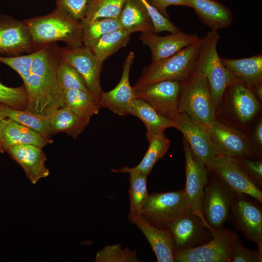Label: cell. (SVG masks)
Instances as JSON below:
<instances>
[{
	"label": "cell",
	"instance_id": "cell-1",
	"mask_svg": "<svg viewBox=\"0 0 262 262\" xmlns=\"http://www.w3.org/2000/svg\"><path fill=\"white\" fill-rule=\"evenodd\" d=\"M60 58V47L55 43L27 54L0 56V62L16 71L23 81L28 98L25 110L47 116L66 106L57 75Z\"/></svg>",
	"mask_w": 262,
	"mask_h": 262
},
{
	"label": "cell",
	"instance_id": "cell-2",
	"mask_svg": "<svg viewBox=\"0 0 262 262\" xmlns=\"http://www.w3.org/2000/svg\"><path fill=\"white\" fill-rule=\"evenodd\" d=\"M36 49L49 44L61 41L66 48L73 49L83 45L82 26L65 11L56 8L50 13L24 20Z\"/></svg>",
	"mask_w": 262,
	"mask_h": 262
},
{
	"label": "cell",
	"instance_id": "cell-3",
	"mask_svg": "<svg viewBox=\"0 0 262 262\" xmlns=\"http://www.w3.org/2000/svg\"><path fill=\"white\" fill-rule=\"evenodd\" d=\"M202 38L175 54L151 63L143 70L133 91L160 81L186 80L196 68Z\"/></svg>",
	"mask_w": 262,
	"mask_h": 262
},
{
	"label": "cell",
	"instance_id": "cell-4",
	"mask_svg": "<svg viewBox=\"0 0 262 262\" xmlns=\"http://www.w3.org/2000/svg\"><path fill=\"white\" fill-rule=\"evenodd\" d=\"M220 38L216 30H211L202 38L196 63V67L207 80L215 110H217L232 77L223 64L217 52V45Z\"/></svg>",
	"mask_w": 262,
	"mask_h": 262
},
{
	"label": "cell",
	"instance_id": "cell-5",
	"mask_svg": "<svg viewBox=\"0 0 262 262\" xmlns=\"http://www.w3.org/2000/svg\"><path fill=\"white\" fill-rule=\"evenodd\" d=\"M209 85L204 74L196 67L181 82L179 113H184L205 127L215 116Z\"/></svg>",
	"mask_w": 262,
	"mask_h": 262
},
{
	"label": "cell",
	"instance_id": "cell-6",
	"mask_svg": "<svg viewBox=\"0 0 262 262\" xmlns=\"http://www.w3.org/2000/svg\"><path fill=\"white\" fill-rule=\"evenodd\" d=\"M192 213L184 189L149 195L141 212V216L151 225L168 229L176 220Z\"/></svg>",
	"mask_w": 262,
	"mask_h": 262
},
{
	"label": "cell",
	"instance_id": "cell-7",
	"mask_svg": "<svg viewBox=\"0 0 262 262\" xmlns=\"http://www.w3.org/2000/svg\"><path fill=\"white\" fill-rule=\"evenodd\" d=\"M213 238L205 245L174 252L177 262H231L233 249L239 240L233 231L221 228L213 234Z\"/></svg>",
	"mask_w": 262,
	"mask_h": 262
},
{
	"label": "cell",
	"instance_id": "cell-8",
	"mask_svg": "<svg viewBox=\"0 0 262 262\" xmlns=\"http://www.w3.org/2000/svg\"><path fill=\"white\" fill-rule=\"evenodd\" d=\"M235 194L220 179L208 182L204 188L202 213L214 234L222 228L229 215Z\"/></svg>",
	"mask_w": 262,
	"mask_h": 262
},
{
	"label": "cell",
	"instance_id": "cell-9",
	"mask_svg": "<svg viewBox=\"0 0 262 262\" xmlns=\"http://www.w3.org/2000/svg\"><path fill=\"white\" fill-rule=\"evenodd\" d=\"M185 159L186 184L184 188L192 213L199 217L211 233L213 230L202 213L204 188L208 180V168L194 154L186 140H183Z\"/></svg>",
	"mask_w": 262,
	"mask_h": 262
},
{
	"label": "cell",
	"instance_id": "cell-10",
	"mask_svg": "<svg viewBox=\"0 0 262 262\" xmlns=\"http://www.w3.org/2000/svg\"><path fill=\"white\" fill-rule=\"evenodd\" d=\"M236 195L246 194L262 202V192L236 159L218 154L209 167Z\"/></svg>",
	"mask_w": 262,
	"mask_h": 262
},
{
	"label": "cell",
	"instance_id": "cell-11",
	"mask_svg": "<svg viewBox=\"0 0 262 262\" xmlns=\"http://www.w3.org/2000/svg\"><path fill=\"white\" fill-rule=\"evenodd\" d=\"M60 55L80 74L90 94L98 103L103 92L100 82L102 64L91 49L84 45L73 49L60 47Z\"/></svg>",
	"mask_w": 262,
	"mask_h": 262
},
{
	"label": "cell",
	"instance_id": "cell-12",
	"mask_svg": "<svg viewBox=\"0 0 262 262\" xmlns=\"http://www.w3.org/2000/svg\"><path fill=\"white\" fill-rule=\"evenodd\" d=\"M181 82L160 81L133 91L134 97L148 103L162 116L174 120L179 114Z\"/></svg>",
	"mask_w": 262,
	"mask_h": 262
},
{
	"label": "cell",
	"instance_id": "cell-13",
	"mask_svg": "<svg viewBox=\"0 0 262 262\" xmlns=\"http://www.w3.org/2000/svg\"><path fill=\"white\" fill-rule=\"evenodd\" d=\"M36 49L24 21L6 15L0 16V56H17Z\"/></svg>",
	"mask_w": 262,
	"mask_h": 262
},
{
	"label": "cell",
	"instance_id": "cell-14",
	"mask_svg": "<svg viewBox=\"0 0 262 262\" xmlns=\"http://www.w3.org/2000/svg\"><path fill=\"white\" fill-rule=\"evenodd\" d=\"M196 157L208 168L220 154L213 145L205 127L184 113H179L173 120Z\"/></svg>",
	"mask_w": 262,
	"mask_h": 262
},
{
	"label": "cell",
	"instance_id": "cell-15",
	"mask_svg": "<svg viewBox=\"0 0 262 262\" xmlns=\"http://www.w3.org/2000/svg\"><path fill=\"white\" fill-rule=\"evenodd\" d=\"M206 130L219 154L233 158L249 154L250 147L245 136L237 130L218 121H211Z\"/></svg>",
	"mask_w": 262,
	"mask_h": 262
},
{
	"label": "cell",
	"instance_id": "cell-16",
	"mask_svg": "<svg viewBox=\"0 0 262 262\" xmlns=\"http://www.w3.org/2000/svg\"><path fill=\"white\" fill-rule=\"evenodd\" d=\"M134 58L131 51L126 58L120 81L112 90L103 92L98 104L100 107L107 108L120 116L130 115L135 97L130 83V72Z\"/></svg>",
	"mask_w": 262,
	"mask_h": 262
},
{
	"label": "cell",
	"instance_id": "cell-17",
	"mask_svg": "<svg viewBox=\"0 0 262 262\" xmlns=\"http://www.w3.org/2000/svg\"><path fill=\"white\" fill-rule=\"evenodd\" d=\"M230 211L233 221L245 237L255 242L262 253V213L250 201L235 197Z\"/></svg>",
	"mask_w": 262,
	"mask_h": 262
},
{
	"label": "cell",
	"instance_id": "cell-18",
	"mask_svg": "<svg viewBox=\"0 0 262 262\" xmlns=\"http://www.w3.org/2000/svg\"><path fill=\"white\" fill-rule=\"evenodd\" d=\"M200 39L196 34L181 31L164 36L154 33H142L139 37L142 44L150 49L152 61L170 57Z\"/></svg>",
	"mask_w": 262,
	"mask_h": 262
},
{
	"label": "cell",
	"instance_id": "cell-19",
	"mask_svg": "<svg viewBox=\"0 0 262 262\" xmlns=\"http://www.w3.org/2000/svg\"><path fill=\"white\" fill-rule=\"evenodd\" d=\"M129 221L145 235L158 262H174L175 240L169 229H159L146 221L141 215H128Z\"/></svg>",
	"mask_w": 262,
	"mask_h": 262
},
{
	"label": "cell",
	"instance_id": "cell-20",
	"mask_svg": "<svg viewBox=\"0 0 262 262\" xmlns=\"http://www.w3.org/2000/svg\"><path fill=\"white\" fill-rule=\"evenodd\" d=\"M6 152L22 167L33 184L49 175V170L46 165V155L42 147L21 144L10 147Z\"/></svg>",
	"mask_w": 262,
	"mask_h": 262
},
{
	"label": "cell",
	"instance_id": "cell-21",
	"mask_svg": "<svg viewBox=\"0 0 262 262\" xmlns=\"http://www.w3.org/2000/svg\"><path fill=\"white\" fill-rule=\"evenodd\" d=\"M34 130L12 119L5 118L0 121V151L3 153L11 147L30 144L42 148L53 143Z\"/></svg>",
	"mask_w": 262,
	"mask_h": 262
},
{
	"label": "cell",
	"instance_id": "cell-22",
	"mask_svg": "<svg viewBox=\"0 0 262 262\" xmlns=\"http://www.w3.org/2000/svg\"><path fill=\"white\" fill-rule=\"evenodd\" d=\"M204 228L201 219L192 213L174 221L168 228L175 240L174 252L197 246L203 239Z\"/></svg>",
	"mask_w": 262,
	"mask_h": 262
},
{
	"label": "cell",
	"instance_id": "cell-23",
	"mask_svg": "<svg viewBox=\"0 0 262 262\" xmlns=\"http://www.w3.org/2000/svg\"><path fill=\"white\" fill-rule=\"evenodd\" d=\"M198 17L211 30L229 27L233 20L230 10L215 0H187Z\"/></svg>",
	"mask_w": 262,
	"mask_h": 262
},
{
	"label": "cell",
	"instance_id": "cell-24",
	"mask_svg": "<svg viewBox=\"0 0 262 262\" xmlns=\"http://www.w3.org/2000/svg\"><path fill=\"white\" fill-rule=\"evenodd\" d=\"M227 89L229 91L234 110L239 120L243 123L250 120L261 108L252 90L233 76Z\"/></svg>",
	"mask_w": 262,
	"mask_h": 262
},
{
	"label": "cell",
	"instance_id": "cell-25",
	"mask_svg": "<svg viewBox=\"0 0 262 262\" xmlns=\"http://www.w3.org/2000/svg\"><path fill=\"white\" fill-rule=\"evenodd\" d=\"M225 66L232 76L249 89L262 83V54L248 58L229 59L221 58Z\"/></svg>",
	"mask_w": 262,
	"mask_h": 262
},
{
	"label": "cell",
	"instance_id": "cell-26",
	"mask_svg": "<svg viewBox=\"0 0 262 262\" xmlns=\"http://www.w3.org/2000/svg\"><path fill=\"white\" fill-rule=\"evenodd\" d=\"M118 19L121 28L130 34L154 33L152 20L142 0H127Z\"/></svg>",
	"mask_w": 262,
	"mask_h": 262
},
{
	"label": "cell",
	"instance_id": "cell-27",
	"mask_svg": "<svg viewBox=\"0 0 262 262\" xmlns=\"http://www.w3.org/2000/svg\"><path fill=\"white\" fill-rule=\"evenodd\" d=\"M146 136L149 146L140 163L133 167L125 166L119 169H112V172L125 173L135 171L147 176L149 175L155 164L167 152L170 146V141L164 133H146Z\"/></svg>",
	"mask_w": 262,
	"mask_h": 262
},
{
	"label": "cell",
	"instance_id": "cell-28",
	"mask_svg": "<svg viewBox=\"0 0 262 262\" xmlns=\"http://www.w3.org/2000/svg\"><path fill=\"white\" fill-rule=\"evenodd\" d=\"M47 117L52 135L63 132L74 139L84 131L89 123L77 116L66 106L52 112Z\"/></svg>",
	"mask_w": 262,
	"mask_h": 262
},
{
	"label": "cell",
	"instance_id": "cell-29",
	"mask_svg": "<svg viewBox=\"0 0 262 262\" xmlns=\"http://www.w3.org/2000/svg\"><path fill=\"white\" fill-rule=\"evenodd\" d=\"M130 115L139 118L147 129V133L162 134L169 128H176L174 121L159 114L145 100L135 98Z\"/></svg>",
	"mask_w": 262,
	"mask_h": 262
},
{
	"label": "cell",
	"instance_id": "cell-30",
	"mask_svg": "<svg viewBox=\"0 0 262 262\" xmlns=\"http://www.w3.org/2000/svg\"><path fill=\"white\" fill-rule=\"evenodd\" d=\"M63 91L66 106L80 118L90 122L91 117L98 113L100 107L90 94L73 89Z\"/></svg>",
	"mask_w": 262,
	"mask_h": 262
},
{
	"label": "cell",
	"instance_id": "cell-31",
	"mask_svg": "<svg viewBox=\"0 0 262 262\" xmlns=\"http://www.w3.org/2000/svg\"><path fill=\"white\" fill-rule=\"evenodd\" d=\"M130 35L121 28L103 35L90 48L99 62L103 64L106 59L127 45Z\"/></svg>",
	"mask_w": 262,
	"mask_h": 262
},
{
	"label": "cell",
	"instance_id": "cell-32",
	"mask_svg": "<svg viewBox=\"0 0 262 262\" xmlns=\"http://www.w3.org/2000/svg\"><path fill=\"white\" fill-rule=\"evenodd\" d=\"M2 109L6 118L34 130L44 137L52 139L47 116L35 114L26 110L14 109L3 104H2Z\"/></svg>",
	"mask_w": 262,
	"mask_h": 262
},
{
	"label": "cell",
	"instance_id": "cell-33",
	"mask_svg": "<svg viewBox=\"0 0 262 262\" xmlns=\"http://www.w3.org/2000/svg\"><path fill=\"white\" fill-rule=\"evenodd\" d=\"M80 23L83 45L89 48H91L103 35L121 29L117 18L83 19Z\"/></svg>",
	"mask_w": 262,
	"mask_h": 262
},
{
	"label": "cell",
	"instance_id": "cell-34",
	"mask_svg": "<svg viewBox=\"0 0 262 262\" xmlns=\"http://www.w3.org/2000/svg\"><path fill=\"white\" fill-rule=\"evenodd\" d=\"M130 213L141 215L142 209L149 194L147 188V176L138 172L129 171Z\"/></svg>",
	"mask_w": 262,
	"mask_h": 262
},
{
	"label": "cell",
	"instance_id": "cell-35",
	"mask_svg": "<svg viewBox=\"0 0 262 262\" xmlns=\"http://www.w3.org/2000/svg\"><path fill=\"white\" fill-rule=\"evenodd\" d=\"M127 0H92L84 19L118 18Z\"/></svg>",
	"mask_w": 262,
	"mask_h": 262
},
{
	"label": "cell",
	"instance_id": "cell-36",
	"mask_svg": "<svg viewBox=\"0 0 262 262\" xmlns=\"http://www.w3.org/2000/svg\"><path fill=\"white\" fill-rule=\"evenodd\" d=\"M57 75L59 84L63 91L73 89L90 94L82 77L73 66L61 57L57 66Z\"/></svg>",
	"mask_w": 262,
	"mask_h": 262
},
{
	"label": "cell",
	"instance_id": "cell-37",
	"mask_svg": "<svg viewBox=\"0 0 262 262\" xmlns=\"http://www.w3.org/2000/svg\"><path fill=\"white\" fill-rule=\"evenodd\" d=\"M96 262H138L135 250L122 249L120 244L105 246L97 252Z\"/></svg>",
	"mask_w": 262,
	"mask_h": 262
},
{
	"label": "cell",
	"instance_id": "cell-38",
	"mask_svg": "<svg viewBox=\"0 0 262 262\" xmlns=\"http://www.w3.org/2000/svg\"><path fill=\"white\" fill-rule=\"evenodd\" d=\"M0 103L14 109L25 110L28 106V98L24 85L8 87L0 81Z\"/></svg>",
	"mask_w": 262,
	"mask_h": 262
},
{
	"label": "cell",
	"instance_id": "cell-39",
	"mask_svg": "<svg viewBox=\"0 0 262 262\" xmlns=\"http://www.w3.org/2000/svg\"><path fill=\"white\" fill-rule=\"evenodd\" d=\"M92 0H55L56 8L61 9L79 21L84 19Z\"/></svg>",
	"mask_w": 262,
	"mask_h": 262
},
{
	"label": "cell",
	"instance_id": "cell-40",
	"mask_svg": "<svg viewBox=\"0 0 262 262\" xmlns=\"http://www.w3.org/2000/svg\"><path fill=\"white\" fill-rule=\"evenodd\" d=\"M262 253L258 250H251L245 247L239 240L233 249L232 262H261Z\"/></svg>",
	"mask_w": 262,
	"mask_h": 262
},
{
	"label": "cell",
	"instance_id": "cell-41",
	"mask_svg": "<svg viewBox=\"0 0 262 262\" xmlns=\"http://www.w3.org/2000/svg\"><path fill=\"white\" fill-rule=\"evenodd\" d=\"M248 175L257 186L262 182V162L254 161L246 159H242L238 161Z\"/></svg>",
	"mask_w": 262,
	"mask_h": 262
},
{
	"label": "cell",
	"instance_id": "cell-42",
	"mask_svg": "<svg viewBox=\"0 0 262 262\" xmlns=\"http://www.w3.org/2000/svg\"><path fill=\"white\" fill-rule=\"evenodd\" d=\"M150 4L158 10L163 16L169 18L167 8L172 5L190 7L187 0H147Z\"/></svg>",
	"mask_w": 262,
	"mask_h": 262
},
{
	"label": "cell",
	"instance_id": "cell-43",
	"mask_svg": "<svg viewBox=\"0 0 262 262\" xmlns=\"http://www.w3.org/2000/svg\"><path fill=\"white\" fill-rule=\"evenodd\" d=\"M255 139L259 146L262 145V121H259L256 125L254 131Z\"/></svg>",
	"mask_w": 262,
	"mask_h": 262
},
{
	"label": "cell",
	"instance_id": "cell-44",
	"mask_svg": "<svg viewBox=\"0 0 262 262\" xmlns=\"http://www.w3.org/2000/svg\"><path fill=\"white\" fill-rule=\"evenodd\" d=\"M252 91L257 98L262 100V83L256 84L252 87Z\"/></svg>",
	"mask_w": 262,
	"mask_h": 262
},
{
	"label": "cell",
	"instance_id": "cell-45",
	"mask_svg": "<svg viewBox=\"0 0 262 262\" xmlns=\"http://www.w3.org/2000/svg\"><path fill=\"white\" fill-rule=\"evenodd\" d=\"M5 118L6 117H5L2 109V103H0V121Z\"/></svg>",
	"mask_w": 262,
	"mask_h": 262
}]
</instances>
